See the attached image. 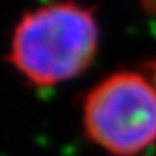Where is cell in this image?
I'll list each match as a JSON object with an SVG mask.
<instances>
[{
    "label": "cell",
    "mask_w": 156,
    "mask_h": 156,
    "mask_svg": "<svg viewBox=\"0 0 156 156\" xmlns=\"http://www.w3.org/2000/svg\"><path fill=\"white\" fill-rule=\"evenodd\" d=\"M94 9L71 0L52 2L23 14L14 28L9 61L38 87L78 76L97 52Z\"/></svg>",
    "instance_id": "1"
},
{
    "label": "cell",
    "mask_w": 156,
    "mask_h": 156,
    "mask_svg": "<svg viewBox=\"0 0 156 156\" xmlns=\"http://www.w3.org/2000/svg\"><path fill=\"white\" fill-rule=\"evenodd\" d=\"M83 125L111 154H139L156 140V87L132 71L109 75L87 95Z\"/></svg>",
    "instance_id": "2"
},
{
    "label": "cell",
    "mask_w": 156,
    "mask_h": 156,
    "mask_svg": "<svg viewBox=\"0 0 156 156\" xmlns=\"http://www.w3.org/2000/svg\"><path fill=\"white\" fill-rule=\"evenodd\" d=\"M151 69H153V75H154L153 78H154V83H156V62L153 64V68H151Z\"/></svg>",
    "instance_id": "3"
}]
</instances>
